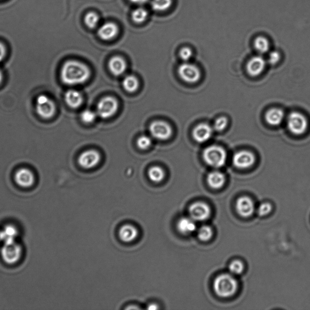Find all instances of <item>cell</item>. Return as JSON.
<instances>
[{"mask_svg":"<svg viewBox=\"0 0 310 310\" xmlns=\"http://www.w3.org/2000/svg\"><path fill=\"white\" fill-rule=\"evenodd\" d=\"M90 75L87 65L77 61H68L61 70L63 82L70 85L82 84L89 79Z\"/></svg>","mask_w":310,"mask_h":310,"instance_id":"cell-1","label":"cell"},{"mask_svg":"<svg viewBox=\"0 0 310 310\" xmlns=\"http://www.w3.org/2000/svg\"><path fill=\"white\" fill-rule=\"evenodd\" d=\"M238 284L232 275L223 274L216 278L214 282V290L221 297H229L236 294Z\"/></svg>","mask_w":310,"mask_h":310,"instance_id":"cell-2","label":"cell"},{"mask_svg":"<svg viewBox=\"0 0 310 310\" xmlns=\"http://www.w3.org/2000/svg\"><path fill=\"white\" fill-rule=\"evenodd\" d=\"M203 158L207 164L212 167L220 168L225 165L227 153L223 147L213 145L204 150Z\"/></svg>","mask_w":310,"mask_h":310,"instance_id":"cell-3","label":"cell"},{"mask_svg":"<svg viewBox=\"0 0 310 310\" xmlns=\"http://www.w3.org/2000/svg\"><path fill=\"white\" fill-rule=\"evenodd\" d=\"M287 126L289 131L294 135H302L308 129V119L304 114L299 112H292L288 117Z\"/></svg>","mask_w":310,"mask_h":310,"instance_id":"cell-4","label":"cell"},{"mask_svg":"<svg viewBox=\"0 0 310 310\" xmlns=\"http://www.w3.org/2000/svg\"><path fill=\"white\" fill-rule=\"evenodd\" d=\"M23 255V248L16 242L4 244L1 250L2 260L9 265L18 262Z\"/></svg>","mask_w":310,"mask_h":310,"instance_id":"cell-5","label":"cell"},{"mask_svg":"<svg viewBox=\"0 0 310 310\" xmlns=\"http://www.w3.org/2000/svg\"><path fill=\"white\" fill-rule=\"evenodd\" d=\"M54 102L45 95L38 96L36 100V111L39 116L44 119L52 118L55 113Z\"/></svg>","mask_w":310,"mask_h":310,"instance_id":"cell-6","label":"cell"},{"mask_svg":"<svg viewBox=\"0 0 310 310\" xmlns=\"http://www.w3.org/2000/svg\"><path fill=\"white\" fill-rule=\"evenodd\" d=\"M118 108V102L116 99L111 97H105L98 104L97 115L103 119L111 118L116 114Z\"/></svg>","mask_w":310,"mask_h":310,"instance_id":"cell-7","label":"cell"},{"mask_svg":"<svg viewBox=\"0 0 310 310\" xmlns=\"http://www.w3.org/2000/svg\"><path fill=\"white\" fill-rule=\"evenodd\" d=\"M178 70L180 77L185 82L195 83L198 82L201 78L199 68L191 63H183L179 65Z\"/></svg>","mask_w":310,"mask_h":310,"instance_id":"cell-8","label":"cell"},{"mask_svg":"<svg viewBox=\"0 0 310 310\" xmlns=\"http://www.w3.org/2000/svg\"><path fill=\"white\" fill-rule=\"evenodd\" d=\"M149 131L153 138L161 141L168 140L172 133L169 124L163 121L153 122L149 127Z\"/></svg>","mask_w":310,"mask_h":310,"instance_id":"cell-9","label":"cell"},{"mask_svg":"<svg viewBox=\"0 0 310 310\" xmlns=\"http://www.w3.org/2000/svg\"><path fill=\"white\" fill-rule=\"evenodd\" d=\"M189 213L190 218L195 221H204L211 216V211L208 205L204 202H197L190 206Z\"/></svg>","mask_w":310,"mask_h":310,"instance_id":"cell-10","label":"cell"},{"mask_svg":"<svg viewBox=\"0 0 310 310\" xmlns=\"http://www.w3.org/2000/svg\"><path fill=\"white\" fill-rule=\"evenodd\" d=\"M234 165L240 169H246L251 167L255 162V156L247 150L237 152L233 158Z\"/></svg>","mask_w":310,"mask_h":310,"instance_id":"cell-11","label":"cell"},{"mask_svg":"<svg viewBox=\"0 0 310 310\" xmlns=\"http://www.w3.org/2000/svg\"><path fill=\"white\" fill-rule=\"evenodd\" d=\"M35 176L28 168H20L15 174V181L22 188H29L35 183Z\"/></svg>","mask_w":310,"mask_h":310,"instance_id":"cell-12","label":"cell"},{"mask_svg":"<svg viewBox=\"0 0 310 310\" xmlns=\"http://www.w3.org/2000/svg\"><path fill=\"white\" fill-rule=\"evenodd\" d=\"M100 161V155L96 150H90L85 151L80 156L78 159L81 167L90 169L95 167Z\"/></svg>","mask_w":310,"mask_h":310,"instance_id":"cell-13","label":"cell"},{"mask_svg":"<svg viewBox=\"0 0 310 310\" xmlns=\"http://www.w3.org/2000/svg\"><path fill=\"white\" fill-rule=\"evenodd\" d=\"M213 132V129L211 126L206 123H202L194 129L193 136L197 143H204L211 138Z\"/></svg>","mask_w":310,"mask_h":310,"instance_id":"cell-14","label":"cell"},{"mask_svg":"<svg viewBox=\"0 0 310 310\" xmlns=\"http://www.w3.org/2000/svg\"><path fill=\"white\" fill-rule=\"evenodd\" d=\"M236 211L241 216L247 217L252 215L255 211V204L252 200L247 196L241 197L236 202Z\"/></svg>","mask_w":310,"mask_h":310,"instance_id":"cell-15","label":"cell"},{"mask_svg":"<svg viewBox=\"0 0 310 310\" xmlns=\"http://www.w3.org/2000/svg\"><path fill=\"white\" fill-rule=\"evenodd\" d=\"M266 65L264 58L261 56H255L251 58L246 65V70L251 76L256 77L262 74Z\"/></svg>","mask_w":310,"mask_h":310,"instance_id":"cell-16","label":"cell"},{"mask_svg":"<svg viewBox=\"0 0 310 310\" xmlns=\"http://www.w3.org/2000/svg\"><path fill=\"white\" fill-rule=\"evenodd\" d=\"M118 33V27L115 23L109 22L100 27L98 35L102 40L108 41L115 37Z\"/></svg>","mask_w":310,"mask_h":310,"instance_id":"cell-17","label":"cell"},{"mask_svg":"<svg viewBox=\"0 0 310 310\" xmlns=\"http://www.w3.org/2000/svg\"><path fill=\"white\" fill-rule=\"evenodd\" d=\"M109 68L114 76H120L124 74L127 69L126 61L121 57H114L109 60Z\"/></svg>","mask_w":310,"mask_h":310,"instance_id":"cell-18","label":"cell"},{"mask_svg":"<svg viewBox=\"0 0 310 310\" xmlns=\"http://www.w3.org/2000/svg\"><path fill=\"white\" fill-rule=\"evenodd\" d=\"M138 235V230L133 226L125 225L119 229V238L124 243H129L135 241Z\"/></svg>","mask_w":310,"mask_h":310,"instance_id":"cell-19","label":"cell"},{"mask_svg":"<svg viewBox=\"0 0 310 310\" xmlns=\"http://www.w3.org/2000/svg\"><path fill=\"white\" fill-rule=\"evenodd\" d=\"M65 99L68 106L74 109L80 107L83 102L82 94L74 89L69 90L65 93Z\"/></svg>","mask_w":310,"mask_h":310,"instance_id":"cell-20","label":"cell"},{"mask_svg":"<svg viewBox=\"0 0 310 310\" xmlns=\"http://www.w3.org/2000/svg\"><path fill=\"white\" fill-rule=\"evenodd\" d=\"M207 180L209 186L212 189H219L225 184L226 177L223 173L219 171H213L207 176Z\"/></svg>","mask_w":310,"mask_h":310,"instance_id":"cell-21","label":"cell"},{"mask_svg":"<svg viewBox=\"0 0 310 310\" xmlns=\"http://www.w3.org/2000/svg\"><path fill=\"white\" fill-rule=\"evenodd\" d=\"M284 118V112L277 108L270 109L265 114L266 121L273 126H279L282 123Z\"/></svg>","mask_w":310,"mask_h":310,"instance_id":"cell-22","label":"cell"},{"mask_svg":"<svg viewBox=\"0 0 310 310\" xmlns=\"http://www.w3.org/2000/svg\"><path fill=\"white\" fill-rule=\"evenodd\" d=\"M177 228L180 233L189 234L196 230V225L192 218H182L178 222Z\"/></svg>","mask_w":310,"mask_h":310,"instance_id":"cell-23","label":"cell"},{"mask_svg":"<svg viewBox=\"0 0 310 310\" xmlns=\"http://www.w3.org/2000/svg\"><path fill=\"white\" fill-rule=\"evenodd\" d=\"M3 244L14 243L18 235V230L13 225H7L1 230Z\"/></svg>","mask_w":310,"mask_h":310,"instance_id":"cell-24","label":"cell"},{"mask_svg":"<svg viewBox=\"0 0 310 310\" xmlns=\"http://www.w3.org/2000/svg\"><path fill=\"white\" fill-rule=\"evenodd\" d=\"M165 172L162 168L153 166L148 171V177L152 182L159 183L164 179Z\"/></svg>","mask_w":310,"mask_h":310,"instance_id":"cell-25","label":"cell"},{"mask_svg":"<svg viewBox=\"0 0 310 310\" xmlns=\"http://www.w3.org/2000/svg\"><path fill=\"white\" fill-rule=\"evenodd\" d=\"M124 89L129 92H134L138 89L139 82L135 76L128 75L124 78L123 82Z\"/></svg>","mask_w":310,"mask_h":310,"instance_id":"cell-26","label":"cell"},{"mask_svg":"<svg viewBox=\"0 0 310 310\" xmlns=\"http://www.w3.org/2000/svg\"><path fill=\"white\" fill-rule=\"evenodd\" d=\"M254 46L256 50L261 54H264L269 50L270 43L269 41L265 37L263 36H259L255 39Z\"/></svg>","mask_w":310,"mask_h":310,"instance_id":"cell-27","label":"cell"},{"mask_svg":"<svg viewBox=\"0 0 310 310\" xmlns=\"http://www.w3.org/2000/svg\"><path fill=\"white\" fill-rule=\"evenodd\" d=\"M148 16V12L143 7H139L134 10L131 13V19L136 23H142L146 20Z\"/></svg>","mask_w":310,"mask_h":310,"instance_id":"cell-28","label":"cell"},{"mask_svg":"<svg viewBox=\"0 0 310 310\" xmlns=\"http://www.w3.org/2000/svg\"><path fill=\"white\" fill-rule=\"evenodd\" d=\"M99 18L98 15L94 12H90L85 15L84 17V22L85 25L90 29L96 28L98 24Z\"/></svg>","mask_w":310,"mask_h":310,"instance_id":"cell-29","label":"cell"},{"mask_svg":"<svg viewBox=\"0 0 310 310\" xmlns=\"http://www.w3.org/2000/svg\"><path fill=\"white\" fill-rule=\"evenodd\" d=\"M172 0H152V7L158 12L165 11L171 6Z\"/></svg>","mask_w":310,"mask_h":310,"instance_id":"cell-30","label":"cell"},{"mask_svg":"<svg viewBox=\"0 0 310 310\" xmlns=\"http://www.w3.org/2000/svg\"><path fill=\"white\" fill-rule=\"evenodd\" d=\"M213 235V230L211 227L208 226H203L200 228L197 231V236L200 240L202 241H207L211 239Z\"/></svg>","mask_w":310,"mask_h":310,"instance_id":"cell-31","label":"cell"},{"mask_svg":"<svg viewBox=\"0 0 310 310\" xmlns=\"http://www.w3.org/2000/svg\"><path fill=\"white\" fill-rule=\"evenodd\" d=\"M97 116L96 112L91 111V110H84L81 114V118L85 123H92L95 120Z\"/></svg>","mask_w":310,"mask_h":310,"instance_id":"cell-32","label":"cell"},{"mask_svg":"<svg viewBox=\"0 0 310 310\" xmlns=\"http://www.w3.org/2000/svg\"><path fill=\"white\" fill-rule=\"evenodd\" d=\"M244 266L243 263L240 261L236 260L233 261L229 265V270L233 275H239L243 272Z\"/></svg>","mask_w":310,"mask_h":310,"instance_id":"cell-33","label":"cell"},{"mask_svg":"<svg viewBox=\"0 0 310 310\" xmlns=\"http://www.w3.org/2000/svg\"><path fill=\"white\" fill-rule=\"evenodd\" d=\"M152 145V140L149 136L143 135L141 136L137 140V146L140 149L146 150Z\"/></svg>","mask_w":310,"mask_h":310,"instance_id":"cell-34","label":"cell"},{"mask_svg":"<svg viewBox=\"0 0 310 310\" xmlns=\"http://www.w3.org/2000/svg\"><path fill=\"white\" fill-rule=\"evenodd\" d=\"M228 119L226 117L222 116L216 119L214 124V129L217 131H222L228 126Z\"/></svg>","mask_w":310,"mask_h":310,"instance_id":"cell-35","label":"cell"},{"mask_svg":"<svg viewBox=\"0 0 310 310\" xmlns=\"http://www.w3.org/2000/svg\"><path fill=\"white\" fill-rule=\"evenodd\" d=\"M272 211V206L269 203H263L258 208V214L260 216H266Z\"/></svg>","mask_w":310,"mask_h":310,"instance_id":"cell-36","label":"cell"},{"mask_svg":"<svg viewBox=\"0 0 310 310\" xmlns=\"http://www.w3.org/2000/svg\"><path fill=\"white\" fill-rule=\"evenodd\" d=\"M192 54L193 53L191 49H190L189 48H182L179 52L180 57L182 60H184V62H187V61H189L190 58H192Z\"/></svg>","mask_w":310,"mask_h":310,"instance_id":"cell-37","label":"cell"},{"mask_svg":"<svg viewBox=\"0 0 310 310\" xmlns=\"http://www.w3.org/2000/svg\"><path fill=\"white\" fill-rule=\"evenodd\" d=\"M280 59V53L277 51H273L268 56V62L272 65H277Z\"/></svg>","mask_w":310,"mask_h":310,"instance_id":"cell-38","label":"cell"},{"mask_svg":"<svg viewBox=\"0 0 310 310\" xmlns=\"http://www.w3.org/2000/svg\"><path fill=\"white\" fill-rule=\"evenodd\" d=\"M6 49L3 44L0 42V63L6 57Z\"/></svg>","mask_w":310,"mask_h":310,"instance_id":"cell-39","label":"cell"},{"mask_svg":"<svg viewBox=\"0 0 310 310\" xmlns=\"http://www.w3.org/2000/svg\"><path fill=\"white\" fill-rule=\"evenodd\" d=\"M130 1L135 4H143L147 2L148 0H130Z\"/></svg>","mask_w":310,"mask_h":310,"instance_id":"cell-40","label":"cell"},{"mask_svg":"<svg viewBox=\"0 0 310 310\" xmlns=\"http://www.w3.org/2000/svg\"><path fill=\"white\" fill-rule=\"evenodd\" d=\"M158 309L157 305L154 304H150V306L148 307V309L149 310H156Z\"/></svg>","mask_w":310,"mask_h":310,"instance_id":"cell-41","label":"cell"},{"mask_svg":"<svg viewBox=\"0 0 310 310\" xmlns=\"http://www.w3.org/2000/svg\"><path fill=\"white\" fill-rule=\"evenodd\" d=\"M2 80H3V74H2L1 70H0V84H1Z\"/></svg>","mask_w":310,"mask_h":310,"instance_id":"cell-42","label":"cell"},{"mask_svg":"<svg viewBox=\"0 0 310 310\" xmlns=\"http://www.w3.org/2000/svg\"><path fill=\"white\" fill-rule=\"evenodd\" d=\"M1 242H2V238L1 231V230H0V243H1Z\"/></svg>","mask_w":310,"mask_h":310,"instance_id":"cell-43","label":"cell"}]
</instances>
